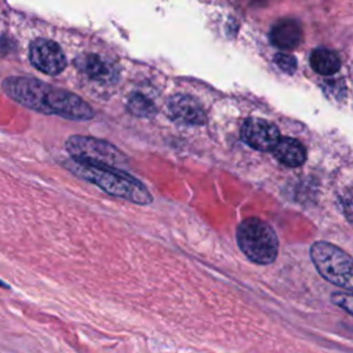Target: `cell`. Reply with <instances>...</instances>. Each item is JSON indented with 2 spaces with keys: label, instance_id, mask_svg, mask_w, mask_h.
<instances>
[{
  "label": "cell",
  "instance_id": "6da1fadb",
  "mask_svg": "<svg viewBox=\"0 0 353 353\" xmlns=\"http://www.w3.org/2000/svg\"><path fill=\"white\" fill-rule=\"evenodd\" d=\"M3 91L15 102L46 114L70 120H90L92 108L79 95L26 76H11L3 81Z\"/></svg>",
  "mask_w": 353,
  "mask_h": 353
},
{
  "label": "cell",
  "instance_id": "4fadbf2b",
  "mask_svg": "<svg viewBox=\"0 0 353 353\" xmlns=\"http://www.w3.org/2000/svg\"><path fill=\"white\" fill-rule=\"evenodd\" d=\"M127 108L132 114H135L138 117H149L156 112V108L152 103V101H149L146 97H143L141 94L131 95L128 99Z\"/></svg>",
  "mask_w": 353,
  "mask_h": 353
},
{
  "label": "cell",
  "instance_id": "7a4b0ae2",
  "mask_svg": "<svg viewBox=\"0 0 353 353\" xmlns=\"http://www.w3.org/2000/svg\"><path fill=\"white\" fill-rule=\"evenodd\" d=\"M68 167L77 176L95 183L97 186H99L102 190L112 196L121 197L141 205H146L153 201V197L150 192L146 189V186L142 185L137 178L127 174L125 171L77 161L68 164Z\"/></svg>",
  "mask_w": 353,
  "mask_h": 353
},
{
  "label": "cell",
  "instance_id": "7c38bea8",
  "mask_svg": "<svg viewBox=\"0 0 353 353\" xmlns=\"http://www.w3.org/2000/svg\"><path fill=\"white\" fill-rule=\"evenodd\" d=\"M310 66L319 74L331 76L341 69V59L332 50L316 48L310 54Z\"/></svg>",
  "mask_w": 353,
  "mask_h": 353
},
{
  "label": "cell",
  "instance_id": "9c48e42d",
  "mask_svg": "<svg viewBox=\"0 0 353 353\" xmlns=\"http://www.w3.org/2000/svg\"><path fill=\"white\" fill-rule=\"evenodd\" d=\"M167 110L174 121L186 125H200L205 123V113L201 105L190 95L174 94L167 102Z\"/></svg>",
  "mask_w": 353,
  "mask_h": 353
},
{
  "label": "cell",
  "instance_id": "8fae6325",
  "mask_svg": "<svg viewBox=\"0 0 353 353\" xmlns=\"http://www.w3.org/2000/svg\"><path fill=\"white\" fill-rule=\"evenodd\" d=\"M272 152L281 164L288 167H299L306 160L305 146L294 138H280Z\"/></svg>",
  "mask_w": 353,
  "mask_h": 353
},
{
  "label": "cell",
  "instance_id": "5b68a950",
  "mask_svg": "<svg viewBox=\"0 0 353 353\" xmlns=\"http://www.w3.org/2000/svg\"><path fill=\"white\" fill-rule=\"evenodd\" d=\"M65 146L73 161L77 163L112 168L127 163V157L114 145L92 137L73 135L66 141Z\"/></svg>",
  "mask_w": 353,
  "mask_h": 353
},
{
  "label": "cell",
  "instance_id": "ba28073f",
  "mask_svg": "<svg viewBox=\"0 0 353 353\" xmlns=\"http://www.w3.org/2000/svg\"><path fill=\"white\" fill-rule=\"evenodd\" d=\"M74 66L88 79L97 83L109 84L114 83L119 79L117 66L112 61L105 59L94 52H83L76 57Z\"/></svg>",
  "mask_w": 353,
  "mask_h": 353
},
{
  "label": "cell",
  "instance_id": "277c9868",
  "mask_svg": "<svg viewBox=\"0 0 353 353\" xmlns=\"http://www.w3.org/2000/svg\"><path fill=\"white\" fill-rule=\"evenodd\" d=\"M310 259L324 280L352 292V256L346 251L328 241H314L310 247Z\"/></svg>",
  "mask_w": 353,
  "mask_h": 353
},
{
  "label": "cell",
  "instance_id": "52a82bcc",
  "mask_svg": "<svg viewBox=\"0 0 353 353\" xmlns=\"http://www.w3.org/2000/svg\"><path fill=\"white\" fill-rule=\"evenodd\" d=\"M240 134L241 139L250 148L261 152L273 150V148L281 138L279 128L273 123L259 117H248L243 123Z\"/></svg>",
  "mask_w": 353,
  "mask_h": 353
},
{
  "label": "cell",
  "instance_id": "8992f818",
  "mask_svg": "<svg viewBox=\"0 0 353 353\" xmlns=\"http://www.w3.org/2000/svg\"><path fill=\"white\" fill-rule=\"evenodd\" d=\"M29 58L32 65L46 74L55 76L66 68V57L61 47L48 39H36L30 43Z\"/></svg>",
  "mask_w": 353,
  "mask_h": 353
},
{
  "label": "cell",
  "instance_id": "30bf717a",
  "mask_svg": "<svg viewBox=\"0 0 353 353\" xmlns=\"http://www.w3.org/2000/svg\"><path fill=\"white\" fill-rule=\"evenodd\" d=\"M302 40V28L298 21L284 18L276 22L270 30V41L281 50H291Z\"/></svg>",
  "mask_w": 353,
  "mask_h": 353
},
{
  "label": "cell",
  "instance_id": "2e32d148",
  "mask_svg": "<svg viewBox=\"0 0 353 353\" xmlns=\"http://www.w3.org/2000/svg\"><path fill=\"white\" fill-rule=\"evenodd\" d=\"M0 287H1V288H7V290H10V288H11V287H10V284H7L6 281H3L1 279H0Z\"/></svg>",
  "mask_w": 353,
  "mask_h": 353
},
{
  "label": "cell",
  "instance_id": "5bb4252c",
  "mask_svg": "<svg viewBox=\"0 0 353 353\" xmlns=\"http://www.w3.org/2000/svg\"><path fill=\"white\" fill-rule=\"evenodd\" d=\"M274 62L283 72L288 74H292L296 70V59L288 52H277L274 55Z\"/></svg>",
  "mask_w": 353,
  "mask_h": 353
},
{
  "label": "cell",
  "instance_id": "3957f363",
  "mask_svg": "<svg viewBox=\"0 0 353 353\" xmlns=\"http://www.w3.org/2000/svg\"><path fill=\"white\" fill-rule=\"evenodd\" d=\"M240 251L256 265H270L279 254V237L273 228L258 216L243 219L236 230Z\"/></svg>",
  "mask_w": 353,
  "mask_h": 353
},
{
  "label": "cell",
  "instance_id": "9a60e30c",
  "mask_svg": "<svg viewBox=\"0 0 353 353\" xmlns=\"http://www.w3.org/2000/svg\"><path fill=\"white\" fill-rule=\"evenodd\" d=\"M331 301L334 305L343 309L347 314L353 313V296L350 292H334L331 295Z\"/></svg>",
  "mask_w": 353,
  "mask_h": 353
}]
</instances>
